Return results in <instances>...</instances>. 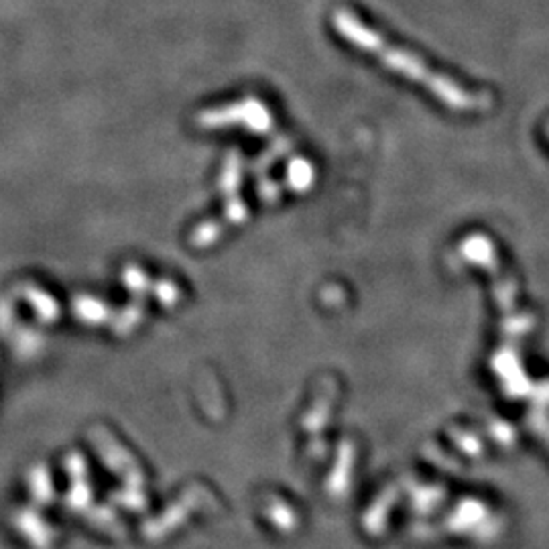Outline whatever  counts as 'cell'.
<instances>
[{"mask_svg": "<svg viewBox=\"0 0 549 549\" xmlns=\"http://www.w3.org/2000/svg\"><path fill=\"white\" fill-rule=\"evenodd\" d=\"M334 25L350 43H354L356 47L369 51V54L377 55L385 65H389L391 70L403 73V76H407L417 84L426 86L428 90L434 94L436 98L442 100L445 106H450L453 110H462V112H470V110H478L482 106H487L485 98L476 96L474 92L464 90L462 86L453 82V79H450L448 76H444V73L431 71L429 65L420 60L417 55L387 43L383 37L366 27L361 19L354 17L353 12L338 11L334 14Z\"/></svg>", "mask_w": 549, "mask_h": 549, "instance_id": "6da1fadb", "label": "cell"}]
</instances>
